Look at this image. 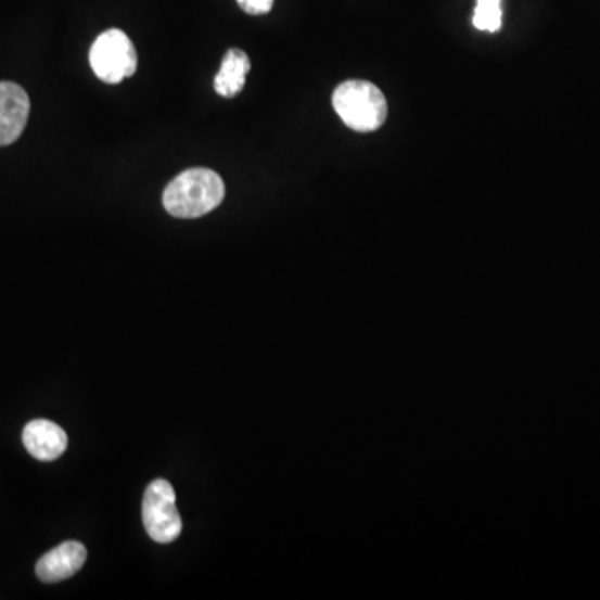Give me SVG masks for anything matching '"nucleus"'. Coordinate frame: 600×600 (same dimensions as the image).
<instances>
[{"instance_id": "1a4fd4ad", "label": "nucleus", "mask_w": 600, "mask_h": 600, "mask_svg": "<svg viewBox=\"0 0 600 600\" xmlns=\"http://www.w3.org/2000/svg\"><path fill=\"white\" fill-rule=\"evenodd\" d=\"M502 0H477L474 11L475 29L497 33L502 27Z\"/></svg>"}, {"instance_id": "423d86ee", "label": "nucleus", "mask_w": 600, "mask_h": 600, "mask_svg": "<svg viewBox=\"0 0 600 600\" xmlns=\"http://www.w3.org/2000/svg\"><path fill=\"white\" fill-rule=\"evenodd\" d=\"M87 549L84 544L67 540L55 549L43 553L36 565V574L42 583L54 584L68 579L84 567Z\"/></svg>"}, {"instance_id": "f03ea898", "label": "nucleus", "mask_w": 600, "mask_h": 600, "mask_svg": "<svg viewBox=\"0 0 600 600\" xmlns=\"http://www.w3.org/2000/svg\"><path fill=\"white\" fill-rule=\"evenodd\" d=\"M342 123L357 132H374L387 119V101L382 90L367 80L342 82L332 95Z\"/></svg>"}, {"instance_id": "7ed1b4c3", "label": "nucleus", "mask_w": 600, "mask_h": 600, "mask_svg": "<svg viewBox=\"0 0 600 600\" xmlns=\"http://www.w3.org/2000/svg\"><path fill=\"white\" fill-rule=\"evenodd\" d=\"M89 61L99 79L119 84L136 74L137 52L126 33L108 29L92 43Z\"/></svg>"}, {"instance_id": "9d476101", "label": "nucleus", "mask_w": 600, "mask_h": 600, "mask_svg": "<svg viewBox=\"0 0 600 600\" xmlns=\"http://www.w3.org/2000/svg\"><path fill=\"white\" fill-rule=\"evenodd\" d=\"M239 8L248 15H264L272 9L273 0H238Z\"/></svg>"}, {"instance_id": "0eeeda50", "label": "nucleus", "mask_w": 600, "mask_h": 600, "mask_svg": "<svg viewBox=\"0 0 600 600\" xmlns=\"http://www.w3.org/2000/svg\"><path fill=\"white\" fill-rule=\"evenodd\" d=\"M22 443L34 459L51 462L65 452L68 438L61 425L48 419H36L22 432Z\"/></svg>"}, {"instance_id": "20e7f679", "label": "nucleus", "mask_w": 600, "mask_h": 600, "mask_svg": "<svg viewBox=\"0 0 600 600\" xmlns=\"http://www.w3.org/2000/svg\"><path fill=\"white\" fill-rule=\"evenodd\" d=\"M142 521L149 537L170 544L182 533V519L176 506V490L164 478L151 482L142 500Z\"/></svg>"}, {"instance_id": "6e6552de", "label": "nucleus", "mask_w": 600, "mask_h": 600, "mask_svg": "<svg viewBox=\"0 0 600 600\" xmlns=\"http://www.w3.org/2000/svg\"><path fill=\"white\" fill-rule=\"evenodd\" d=\"M251 73V61L241 49H230L222 59L219 74L214 79V89L222 98H234L242 92L247 74Z\"/></svg>"}, {"instance_id": "f257e3e1", "label": "nucleus", "mask_w": 600, "mask_h": 600, "mask_svg": "<svg viewBox=\"0 0 600 600\" xmlns=\"http://www.w3.org/2000/svg\"><path fill=\"white\" fill-rule=\"evenodd\" d=\"M226 186L219 174L204 167L179 174L164 191V207L177 219H195L219 207Z\"/></svg>"}, {"instance_id": "39448f33", "label": "nucleus", "mask_w": 600, "mask_h": 600, "mask_svg": "<svg viewBox=\"0 0 600 600\" xmlns=\"http://www.w3.org/2000/svg\"><path fill=\"white\" fill-rule=\"evenodd\" d=\"M30 101L18 84L0 82V148L17 141L29 119Z\"/></svg>"}]
</instances>
